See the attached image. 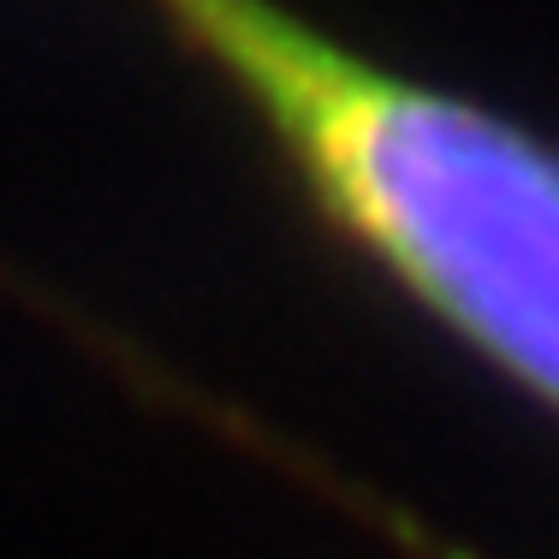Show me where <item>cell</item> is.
Returning a JSON list of instances; mask_svg holds the SVG:
<instances>
[{"mask_svg": "<svg viewBox=\"0 0 559 559\" xmlns=\"http://www.w3.org/2000/svg\"><path fill=\"white\" fill-rule=\"evenodd\" d=\"M162 393H167V399H179V405L191 411L197 423H209V429H226V441L250 447L262 464H274L280 476H298L304 488H316L322 500H334L345 518H357V524H364L369 536H381L388 548H399L405 559H488L483 548H471V542L447 536L441 524H429L423 512H411V506L388 500L381 488H369L364 476H345V471H334L328 459H316V452L292 447L280 429H269V423L245 417V411L221 405V399H203V393H191V381H167Z\"/></svg>", "mask_w": 559, "mask_h": 559, "instance_id": "7a4b0ae2", "label": "cell"}, {"mask_svg": "<svg viewBox=\"0 0 559 559\" xmlns=\"http://www.w3.org/2000/svg\"><path fill=\"white\" fill-rule=\"evenodd\" d=\"M233 90L316 221L559 417V143L280 0H143Z\"/></svg>", "mask_w": 559, "mask_h": 559, "instance_id": "6da1fadb", "label": "cell"}]
</instances>
